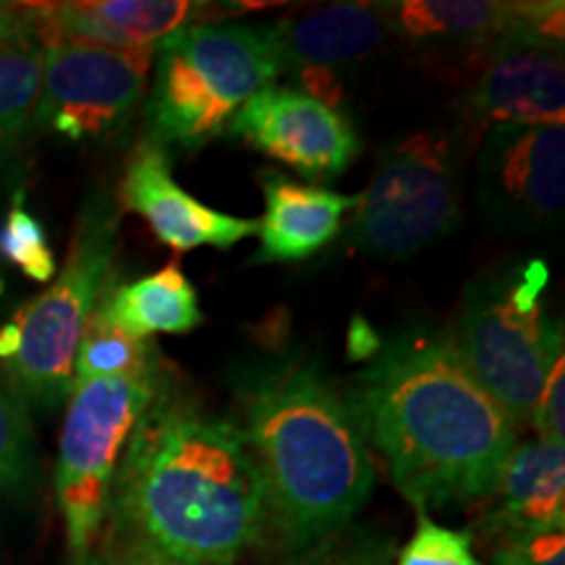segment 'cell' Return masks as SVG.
<instances>
[{
  "mask_svg": "<svg viewBox=\"0 0 565 565\" xmlns=\"http://www.w3.org/2000/svg\"><path fill=\"white\" fill-rule=\"evenodd\" d=\"M158 362L160 351L154 349V343L137 341V338L110 328L95 312L84 328L79 349H76L74 385L87 383V380L129 377V374L147 372Z\"/></svg>",
  "mask_w": 565,
  "mask_h": 565,
  "instance_id": "44dd1931",
  "label": "cell"
},
{
  "mask_svg": "<svg viewBox=\"0 0 565 565\" xmlns=\"http://www.w3.org/2000/svg\"><path fill=\"white\" fill-rule=\"evenodd\" d=\"M42 45L51 40L87 42L113 51H152L183 26L223 21L236 3L204 0H71L30 3Z\"/></svg>",
  "mask_w": 565,
  "mask_h": 565,
  "instance_id": "9a60e30c",
  "label": "cell"
},
{
  "mask_svg": "<svg viewBox=\"0 0 565 565\" xmlns=\"http://www.w3.org/2000/svg\"><path fill=\"white\" fill-rule=\"evenodd\" d=\"M71 565H179L158 550L124 529L108 524V534L89 547V553L74 557Z\"/></svg>",
  "mask_w": 565,
  "mask_h": 565,
  "instance_id": "4316f807",
  "label": "cell"
},
{
  "mask_svg": "<svg viewBox=\"0 0 565 565\" xmlns=\"http://www.w3.org/2000/svg\"><path fill=\"white\" fill-rule=\"evenodd\" d=\"M152 58L154 47L113 51L87 42H45L34 129L74 145L121 137L145 100Z\"/></svg>",
  "mask_w": 565,
  "mask_h": 565,
  "instance_id": "9c48e42d",
  "label": "cell"
},
{
  "mask_svg": "<svg viewBox=\"0 0 565 565\" xmlns=\"http://www.w3.org/2000/svg\"><path fill=\"white\" fill-rule=\"evenodd\" d=\"M0 257L17 265L26 278L38 282H51L58 273V263H55V254L47 244L45 228L26 210L24 189L13 192L9 215L0 225Z\"/></svg>",
  "mask_w": 565,
  "mask_h": 565,
  "instance_id": "7402d4cb",
  "label": "cell"
},
{
  "mask_svg": "<svg viewBox=\"0 0 565 565\" xmlns=\"http://www.w3.org/2000/svg\"><path fill=\"white\" fill-rule=\"evenodd\" d=\"M387 32L414 45L456 47L482 55L513 38L563 42L557 3H498V0H391L374 3Z\"/></svg>",
  "mask_w": 565,
  "mask_h": 565,
  "instance_id": "5bb4252c",
  "label": "cell"
},
{
  "mask_svg": "<svg viewBox=\"0 0 565 565\" xmlns=\"http://www.w3.org/2000/svg\"><path fill=\"white\" fill-rule=\"evenodd\" d=\"M40 79L42 42H0V181L11 173L34 129Z\"/></svg>",
  "mask_w": 565,
  "mask_h": 565,
  "instance_id": "ffe728a7",
  "label": "cell"
},
{
  "mask_svg": "<svg viewBox=\"0 0 565 565\" xmlns=\"http://www.w3.org/2000/svg\"><path fill=\"white\" fill-rule=\"evenodd\" d=\"M395 542L372 526L349 524L301 547L288 565H393Z\"/></svg>",
  "mask_w": 565,
  "mask_h": 565,
  "instance_id": "603a6c76",
  "label": "cell"
},
{
  "mask_svg": "<svg viewBox=\"0 0 565 565\" xmlns=\"http://www.w3.org/2000/svg\"><path fill=\"white\" fill-rule=\"evenodd\" d=\"M95 312L137 341L158 333H192L202 322L200 296L175 263L124 286H108Z\"/></svg>",
  "mask_w": 565,
  "mask_h": 565,
  "instance_id": "d6986e66",
  "label": "cell"
},
{
  "mask_svg": "<svg viewBox=\"0 0 565 565\" xmlns=\"http://www.w3.org/2000/svg\"><path fill=\"white\" fill-rule=\"evenodd\" d=\"M147 129L160 147L196 152L280 74L263 24L204 21L154 45Z\"/></svg>",
  "mask_w": 565,
  "mask_h": 565,
  "instance_id": "277c9868",
  "label": "cell"
},
{
  "mask_svg": "<svg viewBox=\"0 0 565 565\" xmlns=\"http://www.w3.org/2000/svg\"><path fill=\"white\" fill-rule=\"evenodd\" d=\"M536 440L563 445L565 440V356L563 349L553 353L545 377H542L540 395L532 412Z\"/></svg>",
  "mask_w": 565,
  "mask_h": 565,
  "instance_id": "484cf974",
  "label": "cell"
},
{
  "mask_svg": "<svg viewBox=\"0 0 565 565\" xmlns=\"http://www.w3.org/2000/svg\"><path fill=\"white\" fill-rule=\"evenodd\" d=\"M121 202L150 223L162 244L175 252L200 246L231 249L259 231L252 217H236L212 210L192 196L173 179L171 158L158 141L145 139L134 150L121 181Z\"/></svg>",
  "mask_w": 565,
  "mask_h": 565,
  "instance_id": "2e32d148",
  "label": "cell"
},
{
  "mask_svg": "<svg viewBox=\"0 0 565 565\" xmlns=\"http://www.w3.org/2000/svg\"><path fill=\"white\" fill-rule=\"evenodd\" d=\"M563 42L513 38L479 55V71L463 95L471 131L492 126H563Z\"/></svg>",
  "mask_w": 565,
  "mask_h": 565,
  "instance_id": "7c38bea8",
  "label": "cell"
},
{
  "mask_svg": "<svg viewBox=\"0 0 565 565\" xmlns=\"http://www.w3.org/2000/svg\"><path fill=\"white\" fill-rule=\"evenodd\" d=\"M238 429L263 479L267 521L301 550L349 526L374 490V461L320 366L282 359L238 385Z\"/></svg>",
  "mask_w": 565,
  "mask_h": 565,
  "instance_id": "3957f363",
  "label": "cell"
},
{
  "mask_svg": "<svg viewBox=\"0 0 565 565\" xmlns=\"http://www.w3.org/2000/svg\"><path fill=\"white\" fill-rule=\"evenodd\" d=\"M121 210L110 194L84 202L74 238L51 288L0 328V364L19 398L58 408L74 391V356L95 315L118 252Z\"/></svg>",
  "mask_w": 565,
  "mask_h": 565,
  "instance_id": "5b68a950",
  "label": "cell"
},
{
  "mask_svg": "<svg viewBox=\"0 0 565 565\" xmlns=\"http://www.w3.org/2000/svg\"><path fill=\"white\" fill-rule=\"evenodd\" d=\"M550 270L542 259H508L466 286L456 349L515 424H532L542 377L563 349V324L545 312Z\"/></svg>",
  "mask_w": 565,
  "mask_h": 565,
  "instance_id": "8992f818",
  "label": "cell"
},
{
  "mask_svg": "<svg viewBox=\"0 0 565 565\" xmlns=\"http://www.w3.org/2000/svg\"><path fill=\"white\" fill-rule=\"evenodd\" d=\"M263 26L280 74H294L296 89L330 108L341 97L338 76L370 61L391 34L374 3H328Z\"/></svg>",
  "mask_w": 565,
  "mask_h": 565,
  "instance_id": "4fadbf2b",
  "label": "cell"
},
{
  "mask_svg": "<svg viewBox=\"0 0 565 565\" xmlns=\"http://www.w3.org/2000/svg\"><path fill=\"white\" fill-rule=\"evenodd\" d=\"M105 524L179 565H231L267 524L263 479L238 427L166 380L126 443Z\"/></svg>",
  "mask_w": 565,
  "mask_h": 565,
  "instance_id": "7a4b0ae2",
  "label": "cell"
},
{
  "mask_svg": "<svg viewBox=\"0 0 565 565\" xmlns=\"http://www.w3.org/2000/svg\"><path fill=\"white\" fill-rule=\"evenodd\" d=\"M162 383L166 370L158 362L147 372L87 380L71 391L55 463V500L71 557L89 553L100 540L118 461Z\"/></svg>",
  "mask_w": 565,
  "mask_h": 565,
  "instance_id": "ba28073f",
  "label": "cell"
},
{
  "mask_svg": "<svg viewBox=\"0 0 565 565\" xmlns=\"http://www.w3.org/2000/svg\"><path fill=\"white\" fill-rule=\"evenodd\" d=\"M395 557V565H479L471 536L437 524L427 513H419L414 536Z\"/></svg>",
  "mask_w": 565,
  "mask_h": 565,
  "instance_id": "d4e9b609",
  "label": "cell"
},
{
  "mask_svg": "<svg viewBox=\"0 0 565 565\" xmlns=\"http://www.w3.org/2000/svg\"><path fill=\"white\" fill-rule=\"evenodd\" d=\"M225 131L286 162L309 181H335L362 150L356 131L341 110L280 84L259 89L231 118Z\"/></svg>",
  "mask_w": 565,
  "mask_h": 565,
  "instance_id": "8fae6325",
  "label": "cell"
},
{
  "mask_svg": "<svg viewBox=\"0 0 565 565\" xmlns=\"http://www.w3.org/2000/svg\"><path fill=\"white\" fill-rule=\"evenodd\" d=\"M492 565H565L563 532L515 536L492 550Z\"/></svg>",
  "mask_w": 565,
  "mask_h": 565,
  "instance_id": "83f0119b",
  "label": "cell"
},
{
  "mask_svg": "<svg viewBox=\"0 0 565 565\" xmlns=\"http://www.w3.org/2000/svg\"><path fill=\"white\" fill-rule=\"evenodd\" d=\"M34 437L24 401L0 383V492L21 487L34 477Z\"/></svg>",
  "mask_w": 565,
  "mask_h": 565,
  "instance_id": "cb8c5ba5",
  "label": "cell"
},
{
  "mask_svg": "<svg viewBox=\"0 0 565 565\" xmlns=\"http://www.w3.org/2000/svg\"><path fill=\"white\" fill-rule=\"evenodd\" d=\"M461 200L463 145L458 134H401L380 150L372 183L359 194L345 238L370 257H412L456 228Z\"/></svg>",
  "mask_w": 565,
  "mask_h": 565,
  "instance_id": "52a82bcc",
  "label": "cell"
},
{
  "mask_svg": "<svg viewBox=\"0 0 565 565\" xmlns=\"http://www.w3.org/2000/svg\"><path fill=\"white\" fill-rule=\"evenodd\" d=\"M259 183L267 204L257 231L259 249L252 257L259 265H291L312 257L341 233L343 215L359 200V194H338L275 171H265Z\"/></svg>",
  "mask_w": 565,
  "mask_h": 565,
  "instance_id": "ac0fdd59",
  "label": "cell"
},
{
  "mask_svg": "<svg viewBox=\"0 0 565 565\" xmlns=\"http://www.w3.org/2000/svg\"><path fill=\"white\" fill-rule=\"evenodd\" d=\"M484 532L500 542L515 536L563 532L565 526V445L515 443L500 482L490 494Z\"/></svg>",
  "mask_w": 565,
  "mask_h": 565,
  "instance_id": "e0dca14e",
  "label": "cell"
},
{
  "mask_svg": "<svg viewBox=\"0 0 565 565\" xmlns=\"http://www.w3.org/2000/svg\"><path fill=\"white\" fill-rule=\"evenodd\" d=\"M353 422L408 503L490 500L519 429L469 370L454 335L408 330L341 391Z\"/></svg>",
  "mask_w": 565,
  "mask_h": 565,
  "instance_id": "6da1fadb",
  "label": "cell"
},
{
  "mask_svg": "<svg viewBox=\"0 0 565 565\" xmlns=\"http://www.w3.org/2000/svg\"><path fill=\"white\" fill-rule=\"evenodd\" d=\"M477 207L503 233H540L563 223V126H492L477 150Z\"/></svg>",
  "mask_w": 565,
  "mask_h": 565,
  "instance_id": "30bf717a",
  "label": "cell"
}]
</instances>
